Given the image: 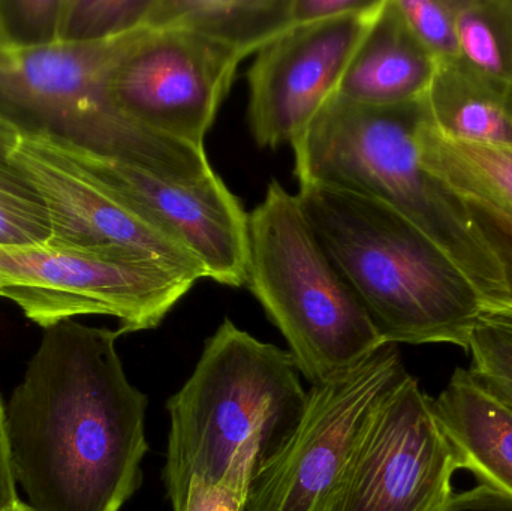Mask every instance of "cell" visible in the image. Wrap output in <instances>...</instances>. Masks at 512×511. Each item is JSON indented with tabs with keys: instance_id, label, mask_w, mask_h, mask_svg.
<instances>
[{
	"instance_id": "31",
	"label": "cell",
	"mask_w": 512,
	"mask_h": 511,
	"mask_svg": "<svg viewBox=\"0 0 512 511\" xmlns=\"http://www.w3.org/2000/svg\"><path fill=\"white\" fill-rule=\"evenodd\" d=\"M3 511H32V510H30V507L27 506L26 503H23V501L18 500L17 503L12 504L11 507H8V509H5Z\"/></svg>"
},
{
	"instance_id": "23",
	"label": "cell",
	"mask_w": 512,
	"mask_h": 511,
	"mask_svg": "<svg viewBox=\"0 0 512 511\" xmlns=\"http://www.w3.org/2000/svg\"><path fill=\"white\" fill-rule=\"evenodd\" d=\"M418 41L438 63L459 59L457 0H396Z\"/></svg>"
},
{
	"instance_id": "8",
	"label": "cell",
	"mask_w": 512,
	"mask_h": 511,
	"mask_svg": "<svg viewBox=\"0 0 512 511\" xmlns=\"http://www.w3.org/2000/svg\"><path fill=\"white\" fill-rule=\"evenodd\" d=\"M457 470L433 399L408 374L361 426L331 511H442Z\"/></svg>"
},
{
	"instance_id": "12",
	"label": "cell",
	"mask_w": 512,
	"mask_h": 511,
	"mask_svg": "<svg viewBox=\"0 0 512 511\" xmlns=\"http://www.w3.org/2000/svg\"><path fill=\"white\" fill-rule=\"evenodd\" d=\"M9 159L47 209L51 245L128 252L194 282L207 278L191 251L125 206L53 141L18 135Z\"/></svg>"
},
{
	"instance_id": "19",
	"label": "cell",
	"mask_w": 512,
	"mask_h": 511,
	"mask_svg": "<svg viewBox=\"0 0 512 511\" xmlns=\"http://www.w3.org/2000/svg\"><path fill=\"white\" fill-rule=\"evenodd\" d=\"M460 57L512 93V0H457Z\"/></svg>"
},
{
	"instance_id": "29",
	"label": "cell",
	"mask_w": 512,
	"mask_h": 511,
	"mask_svg": "<svg viewBox=\"0 0 512 511\" xmlns=\"http://www.w3.org/2000/svg\"><path fill=\"white\" fill-rule=\"evenodd\" d=\"M17 485L9 465L8 446L5 434V405L0 399V511L17 503Z\"/></svg>"
},
{
	"instance_id": "1",
	"label": "cell",
	"mask_w": 512,
	"mask_h": 511,
	"mask_svg": "<svg viewBox=\"0 0 512 511\" xmlns=\"http://www.w3.org/2000/svg\"><path fill=\"white\" fill-rule=\"evenodd\" d=\"M119 330L44 329L5 405L15 485L32 511H120L140 488L149 401L126 377Z\"/></svg>"
},
{
	"instance_id": "11",
	"label": "cell",
	"mask_w": 512,
	"mask_h": 511,
	"mask_svg": "<svg viewBox=\"0 0 512 511\" xmlns=\"http://www.w3.org/2000/svg\"><path fill=\"white\" fill-rule=\"evenodd\" d=\"M48 140L125 206L182 243L203 264L207 278L228 287L246 285L249 215L221 176L213 173L195 182L162 179L134 165Z\"/></svg>"
},
{
	"instance_id": "6",
	"label": "cell",
	"mask_w": 512,
	"mask_h": 511,
	"mask_svg": "<svg viewBox=\"0 0 512 511\" xmlns=\"http://www.w3.org/2000/svg\"><path fill=\"white\" fill-rule=\"evenodd\" d=\"M310 386H327L387 342L316 239L297 195L271 180L249 213L248 282Z\"/></svg>"
},
{
	"instance_id": "15",
	"label": "cell",
	"mask_w": 512,
	"mask_h": 511,
	"mask_svg": "<svg viewBox=\"0 0 512 511\" xmlns=\"http://www.w3.org/2000/svg\"><path fill=\"white\" fill-rule=\"evenodd\" d=\"M439 425L459 470L512 497V408L490 393L469 369H457L433 399Z\"/></svg>"
},
{
	"instance_id": "28",
	"label": "cell",
	"mask_w": 512,
	"mask_h": 511,
	"mask_svg": "<svg viewBox=\"0 0 512 511\" xmlns=\"http://www.w3.org/2000/svg\"><path fill=\"white\" fill-rule=\"evenodd\" d=\"M442 511H512V497L489 486L453 494Z\"/></svg>"
},
{
	"instance_id": "5",
	"label": "cell",
	"mask_w": 512,
	"mask_h": 511,
	"mask_svg": "<svg viewBox=\"0 0 512 511\" xmlns=\"http://www.w3.org/2000/svg\"><path fill=\"white\" fill-rule=\"evenodd\" d=\"M149 27L99 42L0 48V117L41 135L177 182L215 173L206 150L138 125L114 104L111 72Z\"/></svg>"
},
{
	"instance_id": "7",
	"label": "cell",
	"mask_w": 512,
	"mask_h": 511,
	"mask_svg": "<svg viewBox=\"0 0 512 511\" xmlns=\"http://www.w3.org/2000/svg\"><path fill=\"white\" fill-rule=\"evenodd\" d=\"M195 282L120 251L0 242V297L42 329L81 315H108L119 332L156 329Z\"/></svg>"
},
{
	"instance_id": "16",
	"label": "cell",
	"mask_w": 512,
	"mask_h": 511,
	"mask_svg": "<svg viewBox=\"0 0 512 511\" xmlns=\"http://www.w3.org/2000/svg\"><path fill=\"white\" fill-rule=\"evenodd\" d=\"M426 104L430 122L444 137L512 147V93L462 57L438 63Z\"/></svg>"
},
{
	"instance_id": "22",
	"label": "cell",
	"mask_w": 512,
	"mask_h": 511,
	"mask_svg": "<svg viewBox=\"0 0 512 511\" xmlns=\"http://www.w3.org/2000/svg\"><path fill=\"white\" fill-rule=\"evenodd\" d=\"M471 374L512 408V315L486 312L469 339Z\"/></svg>"
},
{
	"instance_id": "24",
	"label": "cell",
	"mask_w": 512,
	"mask_h": 511,
	"mask_svg": "<svg viewBox=\"0 0 512 511\" xmlns=\"http://www.w3.org/2000/svg\"><path fill=\"white\" fill-rule=\"evenodd\" d=\"M9 44L42 48L59 42L65 0H0Z\"/></svg>"
},
{
	"instance_id": "27",
	"label": "cell",
	"mask_w": 512,
	"mask_h": 511,
	"mask_svg": "<svg viewBox=\"0 0 512 511\" xmlns=\"http://www.w3.org/2000/svg\"><path fill=\"white\" fill-rule=\"evenodd\" d=\"M248 498L218 488V486H191L174 511H246Z\"/></svg>"
},
{
	"instance_id": "4",
	"label": "cell",
	"mask_w": 512,
	"mask_h": 511,
	"mask_svg": "<svg viewBox=\"0 0 512 511\" xmlns=\"http://www.w3.org/2000/svg\"><path fill=\"white\" fill-rule=\"evenodd\" d=\"M426 98L369 107L333 95L291 144L298 183H318L375 198L402 213L468 275L487 312L504 305V279L469 218L465 201L421 161L418 132Z\"/></svg>"
},
{
	"instance_id": "26",
	"label": "cell",
	"mask_w": 512,
	"mask_h": 511,
	"mask_svg": "<svg viewBox=\"0 0 512 511\" xmlns=\"http://www.w3.org/2000/svg\"><path fill=\"white\" fill-rule=\"evenodd\" d=\"M378 0H291V18L295 24L333 20L372 8Z\"/></svg>"
},
{
	"instance_id": "18",
	"label": "cell",
	"mask_w": 512,
	"mask_h": 511,
	"mask_svg": "<svg viewBox=\"0 0 512 511\" xmlns=\"http://www.w3.org/2000/svg\"><path fill=\"white\" fill-rule=\"evenodd\" d=\"M421 161L457 197L471 198L512 216V147L451 140L429 114L418 132Z\"/></svg>"
},
{
	"instance_id": "3",
	"label": "cell",
	"mask_w": 512,
	"mask_h": 511,
	"mask_svg": "<svg viewBox=\"0 0 512 511\" xmlns=\"http://www.w3.org/2000/svg\"><path fill=\"white\" fill-rule=\"evenodd\" d=\"M298 185L316 239L387 344L468 350L486 302L438 243L375 198Z\"/></svg>"
},
{
	"instance_id": "9",
	"label": "cell",
	"mask_w": 512,
	"mask_h": 511,
	"mask_svg": "<svg viewBox=\"0 0 512 511\" xmlns=\"http://www.w3.org/2000/svg\"><path fill=\"white\" fill-rule=\"evenodd\" d=\"M406 375L397 345L385 344L348 377L310 387L300 428L255 477L246 511H331L361 426Z\"/></svg>"
},
{
	"instance_id": "17",
	"label": "cell",
	"mask_w": 512,
	"mask_h": 511,
	"mask_svg": "<svg viewBox=\"0 0 512 511\" xmlns=\"http://www.w3.org/2000/svg\"><path fill=\"white\" fill-rule=\"evenodd\" d=\"M294 26L291 0H155L147 27H182L248 57Z\"/></svg>"
},
{
	"instance_id": "13",
	"label": "cell",
	"mask_w": 512,
	"mask_h": 511,
	"mask_svg": "<svg viewBox=\"0 0 512 511\" xmlns=\"http://www.w3.org/2000/svg\"><path fill=\"white\" fill-rule=\"evenodd\" d=\"M381 0L358 14L295 24L256 53L248 72V120L259 147L294 143L336 95Z\"/></svg>"
},
{
	"instance_id": "30",
	"label": "cell",
	"mask_w": 512,
	"mask_h": 511,
	"mask_svg": "<svg viewBox=\"0 0 512 511\" xmlns=\"http://www.w3.org/2000/svg\"><path fill=\"white\" fill-rule=\"evenodd\" d=\"M11 47L8 35H6L5 23H3L2 3H0V48Z\"/></svg>"
},
{
	"instance_id": "14",
	"label": "cell",
	"mask_w": 512,
	"mask_h": 511,
	"mask_svg": "<svg viewBox=\"0 0 512 511\" xmlns=\"http://www.w3.org/2000/svg\"><path fill=\"white\" fill-rule=\"evenodd\" d=\"M438 62L406 23L396 0H381L336 95L369 107L426 98Z\"/></svg>"
},
{
	"instance_id": "20",
	"label": "cell",
	"mask_w": 512,
	"mask_h": 511,
	"mask_svg": "<svg viewBox=\"0 0 512 511\" xmlns=\"http://www.w3.org/2000/svg\"><path fill=\"white\" fill-rule=\"evenodd\" d=\"M18 132L0 117V242L50 243V216L38 194L9 159Z\"/></svg>"
},
{
	"instance_id": "21",
	"label": "cell",
	"mask_w": 512,
	"mask_h": 511,
	"mask_svg": "<svg viewBox=\"0 0 512 511\" xmlns=\"http://www.w3.org/2000/svg\"><path fill=\"white\" fill-rule=\"evenodd\" d=\"M155 0H65L59 42H99L147 27Z\"/></svg>"
},
{
	"instance_id": "25",
	"label": "cell",
	"mask_w": 512,
	"mask_h": 511,
	"mask_svg": "<svg viewBox=\"0 0 512 511\" xmlns=\"http://www.w3.org/2000/svg\"><path fill=\"white\" fill-rule=\"evenodd\" d=\"M469 218L492 252L504 279V305L501 314L512 315V216L481 201L462 198Z\"/></svg>"
},
{
	"instance_id": "10",
	"label": "cell",
	"mask_w": 512,
	"mask_h": 511,
	"mask_svg": "<svg viewBox=\"0 0 512 511\" xmlns=\"http://www.w3.org/2000/svg\"><path fill=\"white\" fill-rule=\"evenodd\" d=\"M243 59L236 48L203 33L149 27L114 66L108 90L138 125L204 149Z\"/></svg>"
},
{
	"instance_id": "2",
	"label": "cell",
	"mask_w": 512,
	"mask_h": 511,
	"mask_svg": "<svg viewBox=\"0 0 512 511\" xmlns=\"http://www.w3.org/2000/svg\"><path fill=\"white\" fill-rule=\"evenodd\" d=\"M289 351L265 344L225 318L170 414L164 485L173 510L191 486L249 498L259 471L300 428L309 402Z\"/></svg>"
}]
</instances>
